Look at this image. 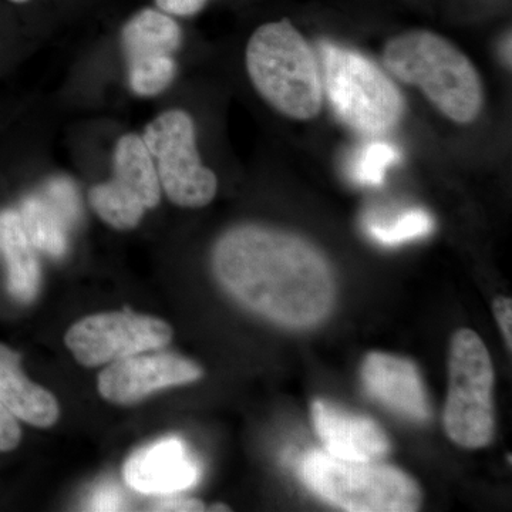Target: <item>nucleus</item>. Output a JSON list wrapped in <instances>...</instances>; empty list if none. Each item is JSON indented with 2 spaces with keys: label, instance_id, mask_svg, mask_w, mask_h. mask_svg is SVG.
Returning <instances> with one entry per match:
<instances>
[{
  "label": "nucleus",
  "instance_id": "obj_1",
  "mask_svg": "<svg viewBox=\"0 0 512 512\" xmlns=\"http://www.w3.org/2000/svg\"><path fill=\"white\" fill-rule=\"evenodd\" d=\"M212 268L232 298L288 328H311L335 305L328 259L292 232L262 225L232 228L215 245Z\"/></svg>",
  "mask_w": 512,
  "mask_h": 512
},
{
  "label": "nucleus",
  "instance_id": "obj_2",
  "mask_svg": "<svg viewBox=\"0 0 512 512\" xmlns=\"http://www.w3.org/2000/svg\"><path fill=\"white\" fill-rule=\"evenodd\" d=\"M382 62L397 80L419 87L448 119L468 124L480 116L484 106L480 74L446 37L429 30L402 33L386 43Z\"/></svg>",
  "mask_w": 512,
  "mask_h": 512
},
{
  "label": "nucleus",
  "instance_id": "obj_3",
  "mask_svg": "<svg viewBox=\"0 0 512 512\" xmlns=\"http://www.w3.org/2000/svg\"><path fill=\"white\" fill-rule=\"evenodd\" d=\"M247 69L255 89L279 113L295 120L318 116L322 74L311 46L288 19L255 30L247 46Z\"/></svg>",
  "mask_w": 512,
  "mask_h": 512
},
{
  "label": "nucleus",
  "instance_id": "obj_4",
  "mask_svg": "<svg viewBox=\"0 0 512 512\" xmlns=\"http://www.w3.org/2000/svg\"><path fill=\"white\" fill-rule=\"evenodd\" d=\"M301 476L323 500L352 512H413L421 491L399 468L373 461L340 460L312 451L302 461Z\"/></svg>",
  "mask_w": 512,
  "mask_h": 512
},
{
  "label": "nucleus",
  "instance_id": "obj_5",
  "mask_svg": "<svg viewBox=\"0 0 512 512\" xmlns=\"http://www.w3.org/2000/svg\"><path fill=\"white\" fill-rule=\"evenodd\" d=\"M323 87L339 119L369 136L392 130L404 111L396 84L365 56L333 43L319 45Z\"/></svg>",
  "mask_w": 512,
  "mask_h": 512
},
{
  "label": "nucleus",
  "instance_id": "obj_6",
  "mask_svg": "<svg viewBox=\"0 0 512 512\" xmlns=\"http://www.w3.org/2000/svg\"><path fill=\"white\" fill-rule=\"evenodd\" d=\"M494 369L483 340L470 329L451 339L444 429L457 446L481 448L494 437Z\"/></svg>",
  "mask_w": 512,
  "mask_h": 512
},
{
  "label": "nucleus",
  "instance_id": "obj_7",
  "mask_svg": "<svg viewBox=\"0 0 512 512\" xmlns=\"http://www.w3.org/2000/svg\"><path fill=\"white\" fill-rule=\"evenodd\" d=\"M165 194L180 207L200 208L217 194L218 181L204 167L195 147V127L190 114L170 110L148 124L143 137Z\"/></svg>",
  "mask_w": 512,
  "mask_h": 512
},
{
  "label": "nucleus",
  "instance_id": "obj_8",
  "mask_svg": "<svg viewBox=\"0 0 512 512\" xmlns=\"http://www.w3.org/2000/svg\"><path fill=\"white\" fill-rule=\"evenodd\" d=\"M173 330L164 320L133 312L87 316L69 329L66 345L80 365L96 367L164 348Z\"/></svg>",
  "mask_w": 512,
  "mask_h": 512
},
{
  "label": "nucleus",
  "instance_id": "obj_9",
  "mask_svg": "<svg viewBox=\"0 0 512 512\" xmlns=\"http://www.w3.org/2000/svg\"><path fill=\"white\" fill-rule=\"evenodd\" d=\"M202 369L187 357L156 353L124 357L100 373L99 390L104 399L131 404L164 387L195 382Z\"/></svg>",
  "mask_w": 512,
  "mask_h": 512
},
{
  "label": "nucleus",
  "instance_id": "obj_10",
  "mask_svg": "<svg viewBox=\"0 0 512 512\" xmlns=\"http://www.w3.org/2000/svg\"><path fill=\"white\" fill-rule=\"evenodd\" d=\"M200 477V464L178 439L141 448L124 466L127 484L143 494L178 493L194 487Z\"/></svg>",
  "mask_w": 512,
  "mask_h": 512
},
{
  "label": "nucleus",
  "instance_id": "obj_11",
  "mask_svg": "<svg viewBox=\"0 0 512 512\" xmlns=\"http://www.w3.org/2000/svg\"><path fill=\"white\" fill-rule=\"evenodd\" d=\"M363 382L367 392L384 406L407 419H429L426 390L416 366L402 357L370 353L363 363Z\"/></svg>",
  "mask_w": 512,
  "mask_h": 512
},
{
  "label": "nucleus",
  "instance_id": "obj_12",
  "mask_svg": "<svg viewBox=\"0 0 512 512\" xmlns=\"http://www.w3.org/2000/svg\"><path fill=\"white\" fill-rule=\"evenodd\" d=\"M312 420L326 453L349 461H375L389 451L379 424L367 417L342 412L329 403L312 404Z\"/></svg>",
  "mask_w": 512,
  "mask_h": 512
},
{
  "label": "nucleus",
  "instance_id": "obj_13",
  "mask_svg": "<svg viewBox=\"0 0 512 512\" xmlns=\"http://www.w3.org/2000/svg\"><path fill=\"white\" fill-rule=\"evenodd\" d=\"M0 403L13 416L36 427H50L59 419L52 393L30 382L20 369L18 353L0 343Z\"/></svg>",
  "mask_w": 512,
  "mask_h": 512
},
{
  "label": "nucleus",
  "instance_id": "obj_14",
  "mask_svg": "<svg viewBox=\"0 0 512 512\" xmlns=\"http://www.w3.org/2000/svg\"><path fill=\"white\" fill-rule=\"evenodd\" d=\"M107 184L146 210L160 202V178L143 138L136 134L120 138L114 151V178Z\"/></svg>",
  "mask_w": 512,
  "mask_h": 512
},
{
  "label": "nucleus",
  "instance_id": "obj_15",
  "mask_svg": "<svg viewBox=\"0 0 512 512\" xmlns=\"http://www.w3.org/2000/svg\"><path fill=\"white\" fill-rule=\"evenodd\" d=\"M0 254L8 268L10 295L20 302L32 301L39 289V262L18 212L0 214Z\"/></svg>",
  "mask_w": 512,
  "mask_h": 512
},
{
  "label": "nucleus",
  "instance_id": "obj_16",
  "mask_svg": "<svg viewBox=\"0 0 512 512\" xmlns=\"http://www.w3.org/2000/svg\"><path fill=\"white\" fill-rule=\"evenodd\" d=\"M181 43V29L164 12L144 9L128 20L123 29V45L128 63L173 57Z\"/></svg>",
  "mask_w": 512,
  "mask_h": 512
},
{
  "label": "nucleus",
  "instance_id": "obj_17",
  "mask_svg": "<svg viewBox=\"0 0 512 512\" xmlns=\"http://www.w3.org/2000/svg\"><path fill=\"white\" fill-rule=\"evenodd\" d=\"M20 218L33 247L53 258L66 254L69 222L42 194L30 195L23 201Z\"/></svg>",
  "mask_w": 512,
  "mask_h": 512
},
{
  "label": "nucleus",
  "instance_id": "obj_18",
  "mask_svg": "<svg viewBox=\"0 0 512 512\" xmlns=\"http://www.w3.org/2000/svg\"><path fill=\"white\" fill-rule=\"evenodd\" d=\"M433 228V218L430 217L429 212L423 210L403 212L389 224H380L375 221L367 224L369 234L380 244L389 245V247L424 237L430 234Z\"/></svg>",
  "mask_w": 512,
  "mask_h": 512
},
{
  "label": "nucleus",
  "instance_id": "obj_19",
  "mask_svg": "<svg viewBox=\"0 0 512 512\" xmlns=\"http://www.w3.org/2000/svg\"><path fill=\"white\" fill-rule=\"evenodd\" d=\"M399 160V151L389 143L373 141L357 154L352 175L357 183L377 187L383 183L387 168Z\"/></svg>",
  "mask_w": 512,
  "mask_h": 512
},
{
  "label": "nucleus",
  "instance_id": "obj_20",
  "mask_svg": "<svg viewBox=\"0 0 512 512\" xmlns=\"http://www.w3.org/2000/svg\"><path fill=\"white\" fill-rule=\"evenodd\" d=\"M130 86L140 96H156L173 82L175 63L173 57L160 60H143L128 63Z\"/></svg>",
  "mask_w": 512,
  "mask_h": 512
},
{
  "label": "nucleus",
  "instance_id": "obj_21",
  "mask_svg": "<svg viewBox=\"0 0 512 512\" xmlns=\"http://www.w3.org/2000/svg\"><path fill=\"white\" fill-rule=\"evenodd\" d=\"M40 194L52 204L69 225L79 221L80 202L76 188L67 178H53L43 187Z\"/></svg>",
  "mask_w": 512,
  "mask_h": 512
},
{
  "label": "nucleus",
  "instance_id": "obj_22",
  "mask_svg": "<svg viewBox=\"0 0 512 512\" xmlns=\"http://www.w3.org/2000/svg\"><path fill=\"white\" fill-rule=\"evenodd\" d=\"M20 427L16 417L0 403V451H9L18 447Z\"/></svg>",
  "mask_w": 512,
  "mask_h": 512
},
{
  "label": "nucleus",
  "instance_id": "obj_23",
  "mask_svg": "<svg viewBox=\"0 0 512 512\" xmlns=\"http://www.w3.org/2000/svg\"><path fill=\"white\" fill-rule=\"evenodd\" d=\"M90 510L117 511L123 510V498L114 485L106 484L97 488L90 501Z\"/></svg>",
  "mask_w": 512,
  "mask_h": 512
},
{
  "label": "nucleus",
  "instance_id": "obj_24",
  "mask_svg": "<svg viewBox=\"0 0 512 512\" xmlns=\"http://www.w3.org/2000/svg\"><path fill=\"white\" fill-rule=\"evenodd\" d=\"M494 316L503 332L508 350H512V301L505 296H498L494 301Z\"/></svg>",
  "mask_w": 512,
  "mask_h": 512
},
{
  "label": "nucleus",
  "instance_id": "obj_25",
  "mask_svg": "<svg viewBox=\"0 0 512 512\" xmlns=\"http://www.w3.org/2000/svg\"><path fill=\"white\" fill-rule=\"evenodd\" d=\"M207 2L208 0H156L161 12L177 16L195 15Z\"/></svg>",
  "mask_w": 512,
  "mask_h": 512
},
{
  "label": "nucleus",
  "instance_id": "obj_26",
  "mask_svg": "<svg viewBox=\"0 0 512 512\" xmlns=\"http://www.w3.org/2000/svg\"><path fill=\"white\" fill-rule=\"evenodd\" d=\"M153 511H204L205 505L201 501L188 500V498H168L160 501L151 508Z\"/></svg>",
  "mask_w": 512,
  "mask_h": 512
},
{
  "label": "nucleus",
  "instance_id": "obj_27",
  "mask_svg": "<svg viewBox=\"0 0 512 512\" xmlns=\"http://www.w3.org/2000/svg\"><path fill=\"white\" fill-rule=\"evenodd\" d=\"M504 60L511 64V36L508 35L503 46Z\"/></svg>",
  "mask_w": 512,
  "mask_h": 512
},
{
  "label": "nucleus",
  "instance_id": "obj_28",
  "mask_svg": "<svg viewBox=\"0 0 512 512\" xmlns=\"http://www.w3.org/2000/svg\"><path fill=\"white\" fill-rule=\"evenodd\" d=\"M211 511H229L227 505L215 504L210 508Z\"/></svg>",
  "mask_w": 512,
  "mask_h": 512
},
{
  "label": "nucleus",
  "instance_id": "obj_29",
  "mask_svg": "<svg viewBox=\"0 0 512 512\" xmlns=\"http://www.w3.org/2000/svg\"><path fill=\"white\" fill-rule=\"evenodd\" d=\"M10 2H13V3H26V2H29V0H10Z\"/></svg>",
  "mask_w": 512,
  "mask_h": 512
}]
</instances>
